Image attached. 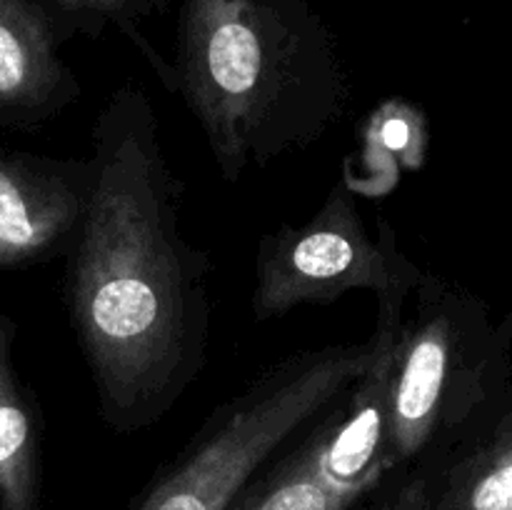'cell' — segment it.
I'll return each instance as SVG.
<instances>
[{
	"label": "cell",
	"instance_id": "1",
	"mask_svg": "<svg viewBox=\"0 0 512 510\" xmlns=\"http://www.w3.org/2000/svg\"><path fill=\"white\" fill-rule=\"evenodd\" d=\"M90 163L88 210L65 255V305L100 415L133 433L163 418L203 368L210 258L180 228L185 188L138 85L105 100Z\"/></svg>",
	"mask_w": 512,
	"mask_h": 510
},
{
	"label": "cell",
	"instance_id": "2",
	"mask_svg": "<svg viewBox=\"0 0 512 510\" xmlns=\"http://www.w3.org/2000/svg\"><path fill=\"white\" fill-rule=\"evenodd\" d=\"M165 85L230 183L313 145L348 103L333 33L305 0H180Z\"/></svg>",
	"mask_w": 512,
	"mask_h": 510
},
{
	"label": "cell",
	"instance_id": "3",
	"mask_svg": "<svg viewBox=\"0 0 512 510\" xmlns=\"http://www.w3.org/2000/svg\"><path fill=\"white\" fill-rule=\"evenodd\" d=\"M373 360V343L290 355L220 405L135 510H228L260 465L325 413Z\"/></svg>",
	"mask_w": 512,
	"mask_h": 510
},
{
	"label": "cell",
	"instance_id": "4",
	"mask_svg": "<svg viewBox=\"0 0 512 510\" xmlns=\"http://www.w3.org/2000/svg\"><path fill=\"white\" fill-rule=\"evenodd\" d=\"M418 278L395 230L380 220L373 238L348 185L338 183L308 223L283 225L260 240L253 313L258 320L280 318L298 305L333 303L350 290L383 298L413 290Z\"/></svg>",
	"mask_w": 512,
	"mask_h": 510
},
{
	"label": "cell",
	"instance_id": "5",
	"mask_svg": "<svg viewBox=\"0 0 512 510\" xmlns=\"http://www.w3.org/2000/svg\"><path fill=\"white\" fill-rule=\"evenodd\" d=\"M415 305L405 313L395 348L390 413V458L398 465L418 460L445 425L465 415L470 405V375L465 335L455 298L433 275H420L413 288Z\"/></svg>",
	"mask_w": 512,
	"mask_h": 510
},
{
	"label": "cell",
	"instance_id": "6",
	"mask_svg": "<svg viewBox=\"0 0 512 510\" xmlns=\"http://www.w3.org/2000/svg\"><path fill=\"white\" fill-rule=\"evenodd\" d=\"M93 190V163L0 150V265L68 255Z\"/></svg>",
	"mask_w": 512,
	"mask_h": 510
},
{
	"label": "cell",
	"instance_id": "7",
	"mask_svg": "<svg viewBox=\"0 0 512 510\" xmlns=\"http://www.w3.org/2000/svg\"><path fill=\"white\" fill-rule=\"evenodd\" d=\"M75 30L40 0H0V123L35 125L80 98L60 58Z\"/></svg>",
	"mask_w": 512,
	"mask_h": 510
},
{
	"label": "cell",
	"instance_id": "8",
	"mask_svg": "<svg viewBox=\"0 0 512 510\" xmlns=\"http://www.w3.org/2000/svg\"><path fill=\"white\" fill-rule=\"evenodd\" d=\"M13 340L0 315V510H43L40 418L15 373Z\"/></svg>",
	"mask_w": 512,
	"mask_h": 510
},
{
	"label": "cell",
	"instance_id": "9",
	"mask_svg": "<svg viewBox=\"0 0 512 510\" xmlns=\"http://www.w3.org/2000/svg\"><path fill=\"white\" fill-rule=\"evenodd\" d=\"M425 485L428 510H512V410L450 465L443 483Z\"/></svg>",
	"mask_w": 512,
	"mask_h": 510
},
{
	"label": "cell",
	"instance_id": "10",
	"mask_svg": "<svg viewBox=\"0 0 512 510\" xmlns=\"http://www.w3.org/2000/svg\"><path fill=\"white\" fill-rule=\"evenodd\" d=\"M353 503V495L325 473L318 443L310 435L263 480H250L228 510H350Z\"/></svg>",
	"mask_w": 512,
	"mask_h": 510
},
{
	"label": "cell",
	"instance_id": "11",
	"mask_svg": "<svg viewBox=\"0 0 512 510\" xmlns=\"http://www.w3.org/2000/svg\"><path fill=\"white\" fill-rule=\"evenodd\" d=\"M40 3L60 15L75 33H83L88 38H98L108 25L120 28L130 40L140 45L145 58L158 70L160 80L163 83L168 80V63L148 48L143 33H140L145 20L168 8V0H40Z\"/></svg>",
	"mask_w": 512,
	"mask_h": 510
},
{
	"label": "cell",
	"instance_id": "12",
	"mask_svg": "<svg viewBox=\"0 0 512 510\" xmlns=\"http://www.w3.org/2000/svg\"><path fill=\"white\" fill-rule=\"evenodd\" d=\"M378 510H428V485L425 478L408 480L393 498L385 500Z\"/></svg>",
	"mask_w": 512,
	"mask_h": 510
}]
</instances>
